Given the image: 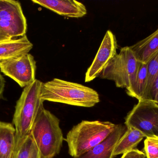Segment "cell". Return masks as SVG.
I'll return each instance as SVG.
<instances>
[{
    "label": "cell",
    "mask_w": 158,
    "mask_h": 158,
    "mask_svg": "<svg viewBox=\"0 0 158 158\" xmlns=\"http://www.w3.org/2000/svg\"><path fill=\"white\" fill-rule=\"evenodd\" d=\"M145 135L141 132L132 128H127L124 134L119 140L115 149L113 156L123 155L135 149L138 144L143 139Z\"/></svg>",
    "instance_id": "cell-14"
},
{
    "label": "cell",
    "mask_w": 158,
    "mask_h": 158,
    "mask_svg": "<svg viewBox=\"0 0 158 158\" xmlns=\"http://www.w3.org/2000/svg\"><path fill=\"white\" fill-rule=\"evenodd\" d=\"M15 129L8 122L0 121V157L8 156L15 152Z\"/></svg>",
    "instance_id": "cell-15"
},
{
    "label": "cell",
    "mask_w": 158,
    "mask_h": 158,
    "mask_svg": "<svg viewBox=\"0 0 158 158\" xmlns=\"http://www.w3.org/2000/svg\"><path fill=\"white\" fill-rule=\"evenodd\" d=\"M142 101H150L158 105V74L151 88L143 96Z\"/></svg>",
    "instance_id": "cell-20"
},
{
    "label": "cell",
    "mask_w": 158,
    "mask_h": 158,
    "mask_svg": "<svg viewBox=\"0 0 158 158\" xmlns=\"http://www.w3.org/2000/svg\"><path fill=\"white\" fill-rule=\"evenodd\" d=\"M127 130L125 125L116 124L114 130L106 139L86 153L73 158H113L115 147Z\"/></svg>",
    "instance_id": "cell-11"
},
{
    "label": "cell",
    "mask_w": 158,
    "mask_h": 158,
    "mask_svg": "<svg viewBox=\"0 0 158 158\" xmlns=\"http://www.w3.org/2000/svg\"><path fill=\"white\" fill-rule=\"evenodd\" d=\"M60 120L43 106L33 122L30 135L43 158H54L59 155L64 139Z\"/></svg>",
    "instance_id": "cell-3"
},
{
    "label": "cell",
    "mask_w": 158,
    "mask_h": 158,
    "mask_svg": "<svg viewBox=\"0 0 158 158\" xmlns=\"http://www.w3.org/2000/svg\"><path fill=\"white\" fill-rule=\"evenodd\" d=\"M15 158H43L35 142L30 135L19 149L15 151Z\"/></svg>",
    "instance_id": "cell-17"
},
{
    "label": "cell",
    "mask_w": 158,
    "mask_h": 158,
    "mask_svg": "<svg viewBox=\"0 0 158 158\" xmlns=\"http://www.w3.org/2000/svg\"><path fill=\"white\" fill-rule=\"evenodd\" d=\"M13 153L12 155H10V156H6V157H0V158H13Z\"/></svg>",
    "instance_id": "cell-23"
},
{
    "label": "cell",
    "mask_w": 158,
    "mask_h": 158,
    "mask_svg": "<svg viewBox=\"0 0 158 158\" xmlns=\"http://www.w3.org/2000/svg\"></svg>",
    "instance_id": "cell-25"
},
{
    "label": "cell",
    "mask_w": 158,
    "mask_h": 158,
    "mask_svg": "<svg viewBox=\"0 0 158 158\" xmlns=\"http://www.w3.org/2000/svg\"><path fill=\"white\" fill-rule=\"evenodd\" d=\"M145 154L137 149H134L123 155L121 158H145Z\"/></svg>",
    "instance_id": "cell-21"
},
{
    "label": "cell",
    "mask_w": 158,
    "mask_h": 158,
    "mask_svg": "<svg viewBox=\"0 0 158 158\" xmlns=\"http://www.w3.org/2000/svg\"><path fill=\"white\" fill-rule=\"evenodd\" d=\"M125 126L138 130L146 137L158 138V105L139 101L125 118Z\"/></svg>",
    "instance_id": "cell-7"
},
{
    "label": "cell",
    "mask_w": 158,
    "mask_h": 158,
    "mask_svg": "<svg viewBox=\"0 0 158 158\" xmlns=\"http://www.w3.org/2000/svg\"><path fill=\"white\" fill-rule=\"evenodd\" d=\"M32 47L33 44L27 35L15 40L0 42V62L28 53Z\"/></svg>",
    "instance_id": "cell-12"
},
{
    "label": "cell",
    "mask_w": 158,
    "mask_h": 158,
    "mask_svg": "<svg viewBox=\"0 0 158 158\" xmlns=\"http://www.w3.org/2000/svg\"><path fill=\"white\" fill-rule=\"evenodd\" d=\"M13 158H15V151L14 152V154H13Z\"/></svg>",
    "instance_id": "cell-24"
},
{
    "label": "cell",
    "mask_w": 158,
    "mask_h": 158,
    "mask_svg": "<svg viewBox=\"0 0 158 158\" xmlns=\"http://www.w3.org/2000/svg\"><path fill=\"white\" fill-rule=\"evenodd\" d=\"M146 64L147 66V82L143 96L151 88L158 74V50L149 58Z\"/></svg>",
    "instance_id": "cell-18"
},
{
    "label": "cell",
    "mask_w": 158,
    "mask_h": 158,
    "mask_svg": "<svg viewBox=\"0 0 158 158\" xmlns=\"http://www.w3.org/2000/svg\"><path fill=\"white\" fill-rule=\"evenodd\" d=\"M42 100L82 107L91 108L100 102L98 93L92 88L55 78L43 83Z\"/></svg>",
    "instance_id": "cell-2"
},
{
    "label": "cell",
    "mask_w": 158,
    "mask_h": 158,
    "mask_svg": "<svg viewBox=\"0 0 158 158\" xmlns=\"http://www.w3.org/2000/svg\"><path fill=\"white\" fill-rule=\"evenodd\" d=\"M137 60L146 64L158 50V29L145 39L130 46Z\"/></svg>",
    "instance_id": "cell-13"
},
{
    "label": "cell",
    "mask_w": 158,
    "mask_h": 158,
    "mask_svg": "<svg viewBox=\"0 0 158 158\" xmlns=\"http://www.w3.org/2000/svg\"><path fill=\"white\" fill-rule=\"evenodd\" d=\"M118 44L115 35L110 30L106 32L100 47L85 74V81L88 83L99 77L107 65L117 55Z\"/></svg>",
    "instance_id": "cell-9"
},
{
    "label": "cell",
    "mask_w": 158,
    "mask_h": 158,
    "mask_svg": "<svg viewBox=\"0 0 158 158\" xmlns=\"http://www.w3.org/2000/svg\"><path fill=\"white\" fill-rule=\"evenodd\" d=\"M147 82V66L140 62L137 76L131 86L126 89L129 96L142 101L144 94Z\"/></svg>",
    "instance_id": "cell-16"
},
{
    "label": "cell",
    "mask_w": 158,
    "mask_h": 158,
    "mask_svg": "<svg viewBox=\"0 0 158 158\" xmlns=\"http://www.w3.org/2000/svg\"><path fill=\"white\" fill-rule=\"evenodd\" d=\"M116 125L108 121H82L71 129L65 139L69 155L76 157L89 151L106 139Z\"/></svg>",
    "instance_id": "cell-4"
},
{
    "label": "cell",
    "mask_w": 158,
    "mask_h": 158,
    "mask_svg": "<svg viewBox=\"0 0 158 158\" xmlns=\"http://www.w3.org/2000/svg\"><path fill=\"white\" fill-rule=\"evenodd\" d=\"M5 86V80L0 73V100L3 98L4 91Z\"/></svg>",
    "instance_id": "cell-22"
},
{
    "label": "cell",
    "mask_w": 158,
    "mask_h": 158,
    "mask_svg": "<svg viewBox=\"0 0 158 158\" xmlns=\"http://www.w3.org/2000/svg\"><path fill=\"white\" fill-rule=\"evenodd\" d=\"M32 2L50 9L55 13L71 18H81L87 14L85 6L75 0H32Z\"/></svg>",
    "instance_id": "cell-10"
},
{
    "label": "cell",
    "mask_w": 158,
    "mask_h": 158,
    "mask_svg": "<svg viewBox=\"0 0 158 158\" xmlns=\"http://www.w3.org/2000/svg\"><path fill=\"white\" fill-rule=\"evenodd\" d=\"M43 83L36 79L24 88L15 108L13 123L15 129V151H17L30 135L31 127L40 109L44 106L41 97Z\"/></svg>",
    "instance_id": "cell-1"
},
{
    "label": "cell",
    "mask_w": 158,
    "mask_h": 158,
    "mask_svg": "<svg viewBox=\"0 0 158 158\" xmlns=\"http://www.w3.org/2000/svg\"><path fill=\"white\" fill-rule=\"evenodd\" d=\"M144 149L146 158H158V137H146Z\"/></svg>",
    "instance_id": "cell-19"
},
{
    "label": "cell",
    "mask_w": 158,
    "mask_h": 158,
    "mask_svg": "<svg viewBox=\"0 0 158 158\" xmlns=\"http://www.w3.org/2000/svg\"><path fill=\"white\" fill-rule=\"evenodd\" d=\"M140 62L130 46L121 48L101 72V79L112 80L118 88H129L137 76Z\"/></svg>",
    "instance_id": "cell-5"
},
{
    "label": "cell",
    "mask_w": 158,
    "mask_h": 158,
    "mask_svg": "<svg viewBox=\"0 0 158 158\" xmlns=\"http://www.w3.org/2000/svg\"><path fill=\"white\" fill-rule=\"evenodd\" d=\"M37 66L34 57L30 53L0 62V70L20 87H27L35 80Z\"/></svg>",
    "instance_id": "cell-8"
},
{
    "label": "cell",
    "mask_w": 158,
    "mask_h": 158,
    "mask_svg": "<svg viewBox=\"0 0 158 158\" xmlns=\"http://www.w3.org/2000/svg\"><path fill=\"white\" fill-rule=\"evenodd\" d=\"M27 24L21 4L15 0H0V42L26 35Z\"/></svg>",
    "instance_id": "cell-6"
}]
</instances>
